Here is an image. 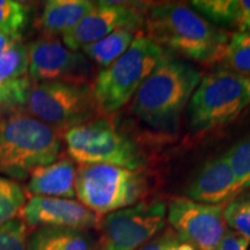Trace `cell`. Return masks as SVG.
Returning a JSON list of instances; mask_svg holds the SVG:
<instances>
[{"label": "cell", "mask_w": 250, "mask_h": 250, "mask_svg": "<svg viewBox=\"0 0 250 250\" xmlns=\"http://www.w3.org/2000/svg\"><path fill=\"white\" fill-rule=\"evenodd\" d=\"M145 24L148 39L162 49L203 64L221 61L229 41L221 28L179 2L153 6Z\"/></svg>", "instance_id": "6da1fadb"}, {"label": "cell", "mask_w": 250, "mask_h": 250, "mask_svg": "<svg viewBox=\"0 0 250 250\" xmlns=\"http://www.w3.org/2000/svg\"><path fill=\"white\" fill-rule=\"evenodd\" d=\"M201 79L191 64L166 52L134 94L133 114L154 130L176 129Z\"/></svg>", "instance_id": "7a4b0ae2"}, {"label": "cell", "mask_w": 250, "mask_h": 250, "mask_svg": "<svg viewBox=\"0 0 250 250\" xmlns=\"http://www.w3.org/2000/svg\"><path fill=\"white\" fill-rule=\"evenodd\" d=\"M61 134L26 112L0 120V175L23 180L36 168L57 161Z\"/></svg>", "instance_id": "3957f363"}, {"label": "cell", "mask_w": 250, "mask_h": 250, "mask_svg": "<svg viewBox=\"0 0 250 250\" xmlns=\"http://www.w3.org/2000/svg\"><path fill=\"white\" fill-rule=\"evenodd\" d=\"M166 51L147 36L138 34L129 49L103 68L92 86L98 110L114 114L124 107L146 80Z\"/></svg>", "instance_id": "277c9868"}, {"label": "cell", "mask_w": 250, "mask_h": 250, "mask_svg": "<svg viewBox=\"0 0 250 250\" xmlns=\"http://www.w3.org/2000/svg\"><path fill=\"white\" fill-rule=\"evenodd\" d=\"M74 188L81 204L103 217L142 202L148 192V181L142 169L80 165Z\"/></svg>", "instance_id": "5b68a950"}, {"label": "cell", "mask_w": 250, "mask_h": 250, "mask_svg": "<svg viewBox=\"0 0 250 250\" xmlns=\"http://www.w3.org/2000/svg\"><path fill=\"white\" fill-rule=\"evenodd\" d=\"M250 107V78L227 68L201 79L189 102L190 127L204 132L225 125Z\"/></svg>", "instance_id": "8992f818"}, {"label": "cell", "mask_w": 250, "mask_h": 250, "mask_svg": "<svg viewBox=\"0 0 250 250\" xmlns=\"http://www.w3.org/2000/svg\"><path fill=\"white\" fill-rule=\"evenodd\" d=\"M22 108L59 133L93 120L99 111L92 87L74 81L33 83Z\"/></svg>", "instance_id": "52a82bcc"}, {"label": "cell", "mask_w": 250, "mask_h": 250, "mask_svg": "<svg viewBox=\"0 0 250 250\" xmlns=\"http://www.w3.org/2000/svg\"><path fill=\"white\" fill-rule=\"evenodd\" d=\"M64 139L71 160L80 165H110L131 170L144 166L136 144L105 118H93L72 127Z\"/></svg>", "instance_id": "ba28073f"}, {"label": "cell", "mask_w": 250, "mask_h": 250, "mask_svg": "<svg viewBox=\"0 0 250 250\" xmlns=\"http://www.w3.org/2000/svg\"><path fill=\"white\" fill-rule=\"evenodd\" d=\"M167 204L161 199L142 201L111 212L100 224L98 250H137L164 229Z\"/></svg>", "instance_id": "9c48e42d"}, {"label": "cell", "mask_w": 250, "mask_h": 250, "mask_svg": "<svg viewBox=\"0 0 250 250\" xmlns=\"http://www.w3.org/2000/svg\"><path fill=\"white\" fill-rule=\"evenodd\" d=\"M224 208L177 197L167 205V220L171 229L196 250H214L228 228Z\"/></svg>", "instance_id": "30bf717a"}, {"label": "cell", "mask_w": 250, "mask_h": 250, "mask_svg": "<svg viewBox=\"0 0 250 250\" xmlns=\"http://www.w3.org/2000/svg\"><path fill=\"white\" fill-rule=\"evenodd\" d=\"M28 77L34 83L49 81L85 83L81 78L90 71L83 52L68 49L57 37L42 36L27 44Z\"/></svg>", "instance_id": "8fae6325"}, {"label": "cell", "mask_w": 250, "mask_h": 250, "mask_svg": "<svg viewBox=\"0 0 250 250\" xmlns=\"http://www.w3.org/2000/svg\"><path fill=\"white\" fill-rule=\"evenodd\" d=\"M143 14L130 5L114 1L95 2L77 26L62 37L68 49L78 51L120 29L134 30L143 24Z\"/></svg>", "instance_id": "7c38bea8"}, {"label": "cell", "mask_w": 250, "mask_h": 250, "mask_svg": "<svg viewBox=\"0 0 250 250\" xmlns=\"http://www.w3.org/2000/svg\"><path fill=\"white\" fill-rule=\"evenodd\" d=\"M27 226L64 227L76 229L100 228L102 217L80 202L54 197L33 196L21 210Z\"/></svg>", "instance_id": "4fadbf2b"}, {"label": "cell", "mask_w": 250, "mask_h": 250, "mask_svg": "<svg viewBox=\"0 0 250 250\" xmlns=\"http://www.w3.org/2000/svg\"><path fill=\"white\" fill-rule=\"evenodd\" d=\"M241 192L225 153L205 162L186 189L187 198L208 205L227 204Z\"/></svg>", "instance_id": "5bb4252c"}, {"label": "cell", "mask_w": 250, "mask_h": 250, "mask_svg": "<svg viewBox=\"0 0 250 250\" xmlns=\"http://www.w3.org/2000/svg\"><path fill=\"white\" fill-rule=\"evenodd\" d=\"M76 174L74 161L67 158L36 168L29 175L28 192L33 196L72 199L76 197Z\"/></svg>", "instance_id": "9a60e30c"}, {"label": "cell", "mask_w": 250, "mask_h": 250, "mask_svg": "<svg viewBox=\"0 0 250 250\" xmlns=\"http://www.w3.org/2000/svg\"><path fill=\"white\" fill-rule=\"evenodd\" d=\"M95 2L89 0H50L43 7L39 27L44 36H64L87 13L92 11Z\"/></svg>", "instance_id": "2e32d148"}, {"label": "cell", "mask_w": 250, "mask_h": 250, "mask_svg": "<svg viewBox=\"0 0 250 250\" xmlns=\"http://www.w3.org/2000/svg\"><path fill=\"white\" fill-rule=\"evenodd\" d=\"M96 241L86 229L39 227L27 237V250H95Z\"/></svg>", "instance_id": "e0dca14e"}, {"label": "cell", "mask_w": 250, "mask_h": 250, "mask_svg": "<svg viewBox=\"0 0 250 250\" xmlns=\"http://www.w3.org/2000/svg\"><path fill=\"white\" fill-rule=\"evenodd\" d=\"M133 39V30L120 29L103 37L98 42L83 46L81 52L90 61L105 68L117 61L129 49Z\"/></svg>", "instance_id": "ac0fdd59"}, {"label": "cell", "mask_w": 250, "mask_h": 250, "mask_svg": "<svg viewBox=\"0 0 250 250\" xmlns=\"http://www.w3.org/2000/svg\"><path fill=\"white\" fill-rule=\"evenodd\" d=\"M221 62L227 70L250 78V33L233 34Z\"/></svg>", "instance_id": "d6986e66"}, {"label": "cell", "mask_w": 250, "mask_h": 250, "mask_svg": "<svg viewBox=\"0 0 250 250\" xmlns=\"http://www.w3.org/2000/svg\"><path fill=\"white\" fill-rule=\"evenodd\" d=\"M29 61L27 45L21 41L15 42L8 50L0 55V83H11L27 77Z\"/></svg>", "instance_id": "ffe728a7"}, {"label": "cell", "mask_w": 250, "mask_h": 250, "mask_svg": "<svg viewBox=\"0 0 250 250\" xmlns=\"http://www.w3.org/2000/svg\"><path fill=\"white\" fill-rule=\"evenodd\" d=\"M26 201V193L20 184L0 175V225L17 219Z\"/></svg>", "instance_id": "44dd1931"}, {"label": "cell", "mask_w": 250, "mask_h": 250, "mask_svg": "<svg viewBox=\"0 0 250 250\" xmlns=\"http://www.w3.org/2000/svg\"><path fill=\"white\" fill-rule=\"evenodd\" d=\"M28 8L22 2L0 0V31L21 40L28 22Z\"/></svg>", "instance_id": "7402d4cb"}, {"label": "cell", "mask_w": 250, "mask_h": 250, "mask_svg": "<svg viewBox=\"0 0 250 250\" xmlns=\"http://www.w3.org/2000/svg\"><path fill=\"white\" fill-rule=\"evenodd\" d=\"M240 190L250 188V136L232 146L225 153Z\"/></svg>", "instance_id": "603a6c76"}, {"label": "cell", "mask_w": 250, "mask_h": 250, "mask_svg": "<svg viewBox=\"0 0 250 250\" xmlns=\"http://www.w3.org/2000/svg\"><path fill=\"white\" fill-rule=\"evenodd\" d=\"M224 218L228 228L250 241V196L235 197L224 208Z\"/></svg>", "instance_id": "cb8c5ba5"}, {"label": "cell", "mask_w": 250, "mask_h": 250, "mask_svg": "<svg viewBox=\"0 0 250 250\" xmlns=\"http://www.w3.org/2000/svg\"><path fill=\"white\" fill-rule=\"evenodd\" d=\"M27 225L13 219L0 225V250H27Z\"/></svg>", "instance_id": "d4e9b609"}, {"label": "cell", "mask_w": 250, "mask_h": 250, "mask_svg": "<svg viewBox=\"0 0 250 250\" xmlns=\"http://www.w3.org/2000/svg\"><path fill=\"white\" fill-rule=\"evenodd\" d=\"M31 85L33 81L29 77L11 83H0V108H22Z\"/></svg>", "instance_id": "484cf974"}, {"label": "cell", "mask_w": 250, "mask_h": 250, "mask_svg": "<svg viewBox=\"0 0 250 250\" xmlns=\"http://www.w3.org/2000/svg\"><path fill=\"white\" fill-rule=\"evenodd\" d=\"M137 250H196L189 243L184 242L171 228L153 237L151 241Z\"/></svg>", "instance_id": "4316f807"}, {"label": "cell", "mask_w": 250, "mask_h": 250, "mask_svg": "<svg viewBox=\"0 0 250 250\" xmlns=\"http://www.w3.org/2000/svg\"><path fill=\"white\" fill-rule=\"evenodd\" d=\"M232 28L237 33H250V0H235Z\"/></svg>", "instance_id": "83f0119b"}, {"label": "cell", "mask_w": 250, "mask_h": 250, "mask_svg": "<svg viewBox=\"0 0 250 250\" xmlns=\"http://www.w3.org/2000/svg\"><path fill=\"white\" fill-rule=\"evenodd\" d=\"M250 241L235 230L227 228L214 250H248Z\"/></svg>", "instance_id": "f1b7e54d"}, {"label": "cell", "mask_w": 250, "mask_h": 250, "mask_svg": "<svg viewBox=\"0 0 250 250\" xmlns=\"http://www.w3.org/2000/svg\"><path fill=\"white\" fill-rule=\"evenodd\" d=\"M18 41H21V40H18L13 36L8 35V34H5L2 33V31H0V55L4 54L6 50H8L15 42H18Z\"/></svg>", "instance_id": "f546056e"}]
</instances>
